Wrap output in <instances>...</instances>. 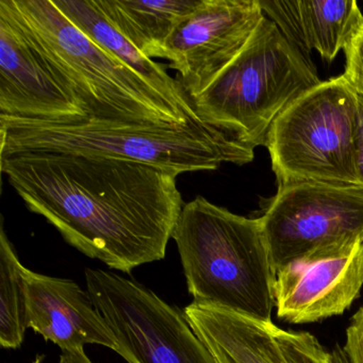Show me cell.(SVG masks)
Returning <instances> with one entry per match:
<instances>
[{
  "label": "cell",
  "mask_w": 363,
  "mask_h": 363,
  "mask_svg": "<svg viewBox=\"0 0 363 363\" xmlns=\"http://www.w3.org/2000/svg\"><path fill=\"white\" fill-rule=\"evenodd\" d=\"M0 169L69 245L126 274L164 259L184 206L177 176L135 161L27 152Z\"/></svg>",
  "instance_id": "obj_1"
},
{
  "label": "cell",
  "mask_w": 363,
  "mask_h": 363,
  "mask_svg": "<svg viewBox=\"0 0 363 363\" xmlns=\"http://www.w3.org/2000/svg\"><path fill=\"white\" fill-rule=\"evenodd\" d=\"M0 157L18 152H63L124 159L177 176L244 165L255 148L199 118L186 124L110 122L84 118L46 123L0 116Z\"/></svg>",
  "instance_id": "obj_2"
},
{
  "label": "cell",
  "mask_w": 363,
  "mask_h": 363,
  "mask_svg": "<svg viewBox=\"0 0 363 363\" xmlns=\"http://www.w3.org/2000/svg\"><path fill=\"white\" fill-rule=\"evenodd\" d=\"M172 239L192 303L271 322L276 272L260 218L199 196L184 203Z\"/></svg>",
  "instance_id": "obj_3"
},
{
  "label": "cell",
  "mask_w": 363,
  "mask_h": 363,
  "mask_svg": "<svg viewBox=\"0 0 363 363\" xmlns=\"http://www.w3.org/2000/svg\"><path fill=\"white\" fill-rule=\"evenodd\" d=\"M9 4L27 37L88 118L157 124L191 120L80 30L52 0Z\"/></svg>",
  "instance_id": "obj_4"
},
{
  "label": "cell",
  "mask_w": 363,
  "mask_h": 363,
  "mask_svg": "<svg viewBox=\"0 0 363 363\" xmlns=\"http://www.w3.org/2000/svg\"><path fill=\"white\" fill-rule=\"evenodd\" d=\"M320 82L309 59L264 16L235 60L191 101L201 122L256 148L276 118Z\"/></svg>",
  "instance_id": "obj_5"
},
{
  "label": "cell",
  "mask_w": 363,
  "mask_h": 363,
  "mask_svg": "<svg viewBox=\"0 0 363 363\" xmlns=\"http://www.w3.org/2000/svg\"><path fill=\"white\" fill-rule=\"evenodd\" d=\"M357 93L343 75L320 82L286 108L265 145L278 186L318 182L359 186Z\"/></svg>",
  "instance_id": "obj_6"
},
{
  "label": "cell",
  "mask_w": 363,
  "mask_h": 363,
  "mask_svg": "<svg viewBox=\"0 0 363 363\" xmlns=\"http://www.w3.org/2000/svg\"><path fill=\"white\" fill-rule=\"evenodd\" d=\"M259 218L277 272L363 243V189L318 182L281 184Z\"/></svg>",
  "instance_id": "obj_7"
},
{
  "label": "cell",
  "mask_w": 363,
  "mask_h": 363,
  "mask_svg": "<svg viewBox=\"0 0 363 363\" xmlns=\"http://www.w3.org/2000/svg\"><path fill=\"white\" fill-rule=\"evenodd\" d=\"M86 290L128 363H218L184 311L140 282L106 269H86Z\"/></svg>",
  "instance_id": "obj_8"
},
{
  "label": "cell",
  "mask_w": 363,
  "mask_h": 363,
  "mask_svg": "<svg viewBox=\"0 0 363 363\" xmlns=\"http://www.w3.org/2000/svg\"><path fill=\"white\" fill-rule=\"evenodd\" d=\"M263 18L259 0H201L180 22L167 60L191 99L235 60Z\"/></svg>",
  "instance_id": "obj_9"
},
{
  "label": "cell",
  "mask_w": 363,
  "mask_h": 363,
  "mask_svg": "<svg viewBox=\"0 0 363 363\" xmlns=\"http://www.w3.org/2000/svg\"><path fill=\"white\" fill-rule=\"evenodd\" d=\"M0 116L46 123L88 118L0 0Z\"/></svg>",
  "instance_id": "obj_10"
},
{
  "label": "cell",
  "mask_w": 363,
  "mask_h": 363,
  "mask_svg": "<svg viewBox=\"0 0 363 363\" xmlns=\"http://www.w3.org/2000/svg\"><path fill=\"white\" fill-rule=\"evenodd\" d=\"M363 286V243L328 256L308 259L276 272L274 301L280 320L292 324L340 315Z\"/></svg>",
  "instance_id": "obj_11"
},
{
  "label": "cell",
  "mask_w": 363,
  "mask_h": 363,
  "mask_svg": "<svg viewBox=\"0 0 363 363\" xmlns=\"http://www.w3.org/2000/svg\"><path fill=\"white\" fill-rule=\"evenodd\" d=\"M27 327L62 352L88 344L116 352L118 342L88 290L74 280L50 277L24 267Z\"/></svg>",
  "instance_id": "obj_12"
},
{
  "label": "cell",
  "mask_w": 363,
  "mask_h": 363,
  "mask_svg": "<svg viewBox=\"0 0 363 363\" xmlns=\"http://www.w3.org/2000/svg\"><path fill=\"white\" fill-rule=\"evenodd\" d=\"M263 13L303 55L315 50L331 61L363 24L354 0H259Z\"/></svg>",
  "instance_id": "obj_13"
},
{
  "label": "cell",
  "mask_w": 363,
  "mask_h": 363,
  "mask_svg": "<svg viewBox=\"0 0 363 363\" xmlns=\"http://www.w3.org/2000/svg\"><path fill=\"white\" fill-rule=\"evenodd\" d=\"M184 314L218 363H286L272 322L194 303Z\"/></svg>",
  "instance_id": "obj_14"
},
{
  "label": "cell",
  "mask_w": 363,
  "mask_h": 363,
  "mask_svg": "<svg viewBox=\"0 0 363 363\" xmlns=\"http://www.w3.org/2000/svg\"><path fill=\"white\" fill-rule=\"evenodd\" d=\"M52 3L80 30L130 67L176 109L191 120L199 118L182 82L169 75L164 65L144 56L121 35L101 13L95 0H52Z\"/></svg>",
  "instance_id": "obj_15"
},
{
  "label": "cell",
  "mask_w": 363,
  "mask_h": 363,
  "mask_svg": "<svg viewBox=\"0 0 363 363\" xmlns=\"http://www.w3.org/2000/svg\"><path fill=\"white\" fill-rule=\"evenodd\" d=\"M201 0H95L108 22L150 59L167 60L176 27Z\"/></svg>",
  "instance_id": "obj_16"
},
{
  "label": "cell",
  "mask_w": 363,
  "mask_h": 363,
  "mask_svg": "<svg viewBox=\"0 0 363 363\" xmlns=\"http://www.w3.org/2000/svg\"><path fill=\"white\" fill-rule=\"evenodd\" d=\"M24 265L21 263L1 218L0 226V345L8 350L22 346L27 329Z\"/></svg>",
  "instance_id": "obj_17"
},
{
  "label": "cell",
  "mask_w": 363,
  "mask_h": 363,
  "mask_svg": "<svg viewBox=\"0 0 363 363\" xmlns=\"http://www.w3.org/2000/svg\"><path fill=\"white\" fill-rule=\"evenodd\" d=\"M273 333L286 363H348L343 348L327 350L306 331H286L274 325Z\"/></svg>",
  "instance_id": "obj_18"
},
{
  "label": "cell",
  "mask_w": 363,
  "mask_h": 363,
  "mask_svg": "<svg viewBox=\"0 0 363 363\" xmlns=\"http://www.w3.org/2000/svg\"><path fill=\"white\" fill-rule=\"evenodd\" d=\"M346 57L343 76L357 94L363 95V24L344 50Z\"/></svg>",
  "instance_id": "obj_19"
},
{
  "label": "cell",
  "mask_w": 363,
  "mask_h": 363,
  "mask_svg": "<svg viewBox=\"0 0 363 363\" xmlns=\"http://www.w3.org/2000/svg\"><path fill=\"white\" fill-rule=\"evenodd\" d=\"M343 350L348 363H363V307L352 316L347 327Z\"/></svg>",
  "instance_id": "obj_20"
},
{
  "label": "cell",
  "mask_w": 363,
  "mask_h": 363,
  "mask_svg": "<svg viewBox=\"0 0 363 363\" xmlns=\"http://www.w3.org/2000/svg\"><path fill=\"white\" fill-rule=\"evenodd\" d=\"M358 99V120H357V173L359 188L363 189V95L357 94Z\"/></svg>",
  "instance_id": "obj_21"
},
{
  "label": "cell",
  "mask_w": 363,
  "mask_h": 363,
  "mask_svg": "<svg viewBox=\"0 0 363 363\" xmlns=\"http://www.w3.org/2000/svg\"><path fill=\"white\" fill-rule=\"evenodd\" d=\"M59 363H93L86 356L84 350H67L60 356Z\"/></svg>",
  "instance_id": "obj_22"
},
{
  "label": "cell",
  "mask_w": 363,
  "mask_h": 363,
  "mask_svg": "<svg viewBox=\"0 0 363 363\" xmlns=\"http://www.w3.org/2000/svg\"><path fill=\"white\" fill-rule=\"evenodd\" d=\"M44 359H45V356L44 354H38L35 357V360L33 361V363H43Z\"/></svg>",
  "instance_id": "obj_23"
}]
</instances>
